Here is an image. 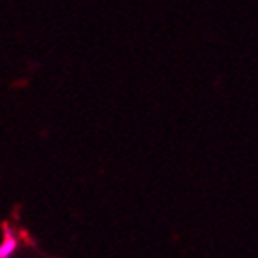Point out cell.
Segmentation results:
<instances>
[{
    "instance_id": "cell-1",
    "label": "cell",
    "mask_w": 258,
    "mask_h": 258,
    "mask_svg": "<svg viewBox=\"0 0 258 258\" xmlns=\"http://www.w3.org/2000/svg\"><path fill=\"white\" fill-rule=\"evenodd\" d=\"M19 251V232L13 225L6 223L2 227V240H0V258H15Z\"/></svg>"
}]
</instances>
